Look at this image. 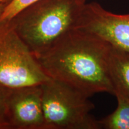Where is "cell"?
Segmentation results:
<instances>
[{
	"label": "cell",
	"mask_w": 129,
	"mask_h": 129,
	"mask_svg": "<svg viewBox=\"0 0 129 129\" xmlns=\"http://www.w3.org/2000/svg\"><path fill=\"white\" fill-rule=\"evenodd\" d=\"M49 79L9 21L0 22V88L42 85Z\"/></svg>",
	"instance_id": "4"
},
{
	"label": "cell",
	"mask_w": 129,
	"mask_h": 129,
	"mask_svg": "<svg viewBox=\"0 0 129 129\" xmlns=\"http://www.w3.org/2000/svg\"><path fill=\"white\" fill-rule=\"evenodd\" d=\"M76 28L91 32L129 53V13H114L97 2L86 3Z\"/></svg>",
	"instance_id": "5"
},
{
	"label": "cell",
	"mask_w": 129,
	"mask_h": 129,
	"mask_svg": "<svg viewBox=\"0 0 129 129\" xmlns=\"http://www.w3.org/2000/svg\"><path fill=\"white\" fill-rule=\"evenodd\" d=\"M82 1H83V3H86V1H87V0H81Z\"/></svg>",
	"instance_id": "13"
},
{
	"label": "cell",
	"mask_w": 129,
	"mask_h": 129,
	"mask_svg": "<svg viewBox=\"0 0 129 129\" xmlns=\"http://www.w3.org/2000/svg\"><path fill=\"white\" fill-rule=\"evenodd\" d=\"M85 4L81 0H38L9 22L35 56L77 28Z\"/></svg>",
	"instance_id": "2"
},
{
	"label": "cell",
	"mask_w": 129,
	"mask_h": 129,
	"mask_svg": "<svg viewBox=\"0 0 129 129\" xmlns=\"http://www.w3.org/2000/svg\"><path fill=\"white\" fill-rule=\"evenodd\" d=\"M37 1L38 0H13L5 7L0 15V22L11 20L22 10Z\"/></svg>",
	"instance_id": "9"
},
{
	"label": "cell",
	"mask_w": 129,
	"mask_h": 129,
	"mask_svg": "<svg viewBox=\"0 0 129 129\" xmlns=\"http://www.w3.org/2000/svg\"><path fill=\"white\" fill-rule=\"evenodd\" d=\"M0 3H1V2H0Z\"/></svg>",
	"instance_id": "14"
},
{
	"label": "cell",
	"mask_w": 129,
	"mask_h": 129,
	"mask_svg": "<svg viewBox=\"0 0 129 129\" xmlns=\"http://www.w3.org/2000/svg\"><path fill=\"white\" fill-rule=\"evenodd\" d=\"M12 1L13 0H0V2H1V3H3V4L7 5L10 3L12 2Z\"/></svg>",
	"instance_id": "12"
},
{
	"label": "cell",
	"mask_w": 129,
	"mask_h": 129,
	"mask_svg": "<svg viewBox=\"0 0 129 129\" xmlns=\"http://www.w3.org/2000/svg\"><path fill=\"white\" fill-rule=\"evenodd\" d=\"M7 90L0 88V129H10L6 108Z\"/></svg>",
	"instance_id": "10"
},
{
	"label": "cell",
	"mask_w": 129,
	"mask_h": 129,
	"mask_svg": "<svg viewBox=\"0 0 129 129\" xmlns=\"http://www.w3.org/2000/svg\"><path fill=\"white\" fill-rule=\"evenodd\" d=\"M117 101L116 109L99 120L101 128L129 129V99L118 92L114 94Z\"/></svg>",
	"instance_id": "8"
},
{
	"label": "cell",
	"mask_w": 129,
	"mask_h": 129,
	"mask_svg": "<svg viewBox=\"0 0 129 129\" xmlns=\"http://www.w3.org/2000/svg\"><path fill=\"white\" fill-rule=\"evenodd\" d=\"M6 6V4H3V3H0V15H1L2 12L4 10L5 7Z\"/></svg>",
	"instance_id": "11"
},
{
	"label": "cell",
	"mask_w": 129,
	"mask_h": 129,
	"mask_svg": "<svg viewBox=\"0 0 129 129\" xmlns=\"http://www.w3.org/2000/svg\"><path fill=\"white\" fill-rule=\"evenodd\" d=\"M6 108L10 129H46L41 85L7 89Z\"/></svg>",
	"instance_id": "6"
},
{
	"label": "cell",
	"mask_w": 129,
	"mask_h": 129,
	"mask_svg": "<svg viewBox=\"0 0 129 129\" xmlns=\"http://www.w3.org/2000/svg\"><path fill=\"white\" fill-rule=\"evenodd\" d=\"M109 68L114 94L118 92L129 99V53L112 47Z\"/></svg>",
	"instance_id": "7"
},
{
	"label": "cell",
	"mask_w": 129,
	"mask_h": 129,
	"mask_svg": "<svg viewBox=\"0 0 129 129\" xmlns=\"http://www.w3.org/2000/svg\"><path fill=\"white\" fill-rule=\"evenodd\" d=\"M46 129H99L91 114L94 105L89 98L59 81L50 78L41 85Z\"/></svg>",
	"instance_id": "3"
},
{
	"label": "cell",
	"mask_w": 129,
	"mask_h": 129,
	"mask_svg": "<svg viewBox=\"0 0 129 129\" xmlns=\"http://www.w3.org/2000/svg\"><path fill=\"white\" fill-rule=\"evenodd\" d=\"M111 47L97 35L75 28L35 56L50 78L67 84L90 98L101 93L114 95L109 68Z\"/></svg>",
	"instance_id": "1"
}]
</instances>
